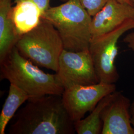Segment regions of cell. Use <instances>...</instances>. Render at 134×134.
Listing matches in <instances>:
<instances>
[{"label": "cell", "instance_id": "cell-10", "mask_svg": "<svg viewBox=\"0 0 134 134\" xmlns=\"http://www.w3.org/2000/svg\"><path fill=\"white\" fill-rule=\"evenodd\" d=\"M11 0H0V63L10 53L20 36L12 15Z\"/></svg>", "mask_w": 134, "mask_h": 134}, {"label": "cell", "instance_id": "cell-1", "mask_svg": "<svg viewBox=\"0 0 134 134\" xmlns=\"http://www.w3.org/2000/svg\"><path fill=\"white\" fill-rule=\"evenodd\" d=\"M10 134H73L74 122L64 105L62 96L29 97L14 116Z\"/></svg>", "mask_w": 134, "mask_h": 134}, {"label": "cell", "instance_id": "cell-16", "mask_svg": "<svg viewBox=\"0 0 134 134\" xmlns=\"http://www.w3.org/2000/svg\"><path fill=\"white\" fill-rule=\"evenodd\" d=\"M123 41L127 44L130 49L134 51V32L126 35L123 39Z\"/></svg>", "mask_w": 134, "mask_h": 134}, {"label": "cell", "instance_id": "cell-3", "mask_svg": "<svg viewBox=\"0 0 134 134\" xmlns=\"http://www.w3.org/2000/svg\"><path fill=\"white\" fill-rule=\"evenodd\" d=\"M42 18L57 30L64 49L72 52L88 50L92 18L79 0H68L62 5L50 7Z\"/></svg>", "mask_w": 134, "mask_h": 134}, {"label": "cell", "instance_id": "cell-8", "mask_svg": "<svg viewBox=\"0 0 134 134\" xmlns=\"http://www.w3.org/2000/svg\"><path fill=\"white\" fill-rule=\"evenodd\" d=\"M131 102L121 91H116L113 99L101 113V134H134L131 121Z\"/></svg>", "mask_w": 134, "mask_h": 134}, {"label": "cell", "instance_id": "cell-19", "mask_svg": "<svg viewBox=\"0 0 134 134\" xmlns=\"http://www.w3.org/2000/svg\"><path fill=\"white\" fill-rule=\"evenodd\" d=\"M130 1L132 2V3L134 5V0H130Z\"/></svg>", "mask_w": 134, "mask_h": 134}, {"label": "cell", "instance_id": "cell-15", "mask_svg": "<svg viewBox=\"0 0 134 134\" xmlns=\"http://www.w3.org/2000/svg\"><path fill=\"white\" fill-rule=\"evenodd\" d=\"M38 7L42 15L50 8L49 3L50 0H31Z\"/></svg>", "mask_w": 134, "mask_h": 134}, {"label": "cell", "instance_id": "cell-14", "mask_svg": "<svg viewBox=\"0 0 134 134\" xmlns=\"http://www.w3.org/2000/svg\"><path fill=\"white\" fill-rule=\"evenodd\" d=\"M91 16H94L105 5L108 0H79Z\"/></svg>", "mask_w": 134, "mask_h": 134}, {"label": "cell", "instance_id": "cell-12", "mask_svg": "<svg viewBox=\"0 0 134 134\" xmlns=\"http://www.w3.org/2000/svg\"><path fill=\"white\" fill-rule=\"evenodd\" d=\"M116 91L103 97L86 118L74 122L75 129L77 134H101L102 121L101 116L102 111L113 99Z\"/></svg>", "mask_w": 134, "mask_h": 134}, {"label": "cell", "instance_id": "cell-7", "mask_svg": "<svg viewBox=\"0 0 134 134\" xmlns=\"http://www.w3.org/2000/svg\"><path fill=\"white\" fill-rule=\"evenodd\" d=\"M116 91L115 83L98 82L96 84L72 86L65 90L63 102L74 122L83 118L105 96Z\"/></svg>", "mask_w": 134, "mask_h": 134}, {"label": "cell", "instance_id": "cell-11", "mask_svg": "<svg viewBox=\"0 0 134 134\" xmlns=\"http://www.w3.org/2000/svg\"><path fill=\"white\" fill-rule=\"evenodd\" d=\"M15 3L12 15L16 31L21 36L39 24L42 13L31 0H15Z\"/></svg>", "mask_w": 134, "mask_h": 134}, {"label": "cell", "instance_id": "cell-4", "mask_svg": "<svg viewBox=\"0 0 134 134\" xmlns=\"http://www.w3.org/2000/svg\"><path fill=\"white\" fill-rule=\"evenodd\" d=\"M15 47L24 57L39 67L57 72L64 45L57 30L41 19L33 29L20 36Z\"/></svg>", "mask_w": 134, "mask_h": 134}, {"label": "cell", "instance_id": "cell-18", "mask_svg": "<svg viewBox=\"0 0 134 134\" xmlns=\"http://www.w3.org/2000/svg\"><path fill=\"white\" fill-rule=\"evenodd\" d=\"M118 2L122 3V4H129V5H134L132 2H131L130 0H116Z\"/></svg>", "mask_w": 134, "mask_h": 134}, {"label": "cell", "instance_id": "cell-6", "mask_svg": "<svg viewBox=\"0 0 134 134\" xmlns=\"http://www.w3.org/2000/svg\"><path fill=\"white\" fill-rule=\"evenodd\" d=\"M56 73L65 90L99 82L88 50L72 52L64 49Z\"/></svg>", "mask_w": 134, "mask_h": 134}, {"label": "cell", "instance_id": "cell-2", "mask_svg": "<svg viewBox=\"0 0 134 134\" xmlns=\"http://www.w3.org/2000/svg\"><path fill=\"white\" fill-rule=\"evenodd\" d=\"M1 80H7L30 97L62 96L65 88L57 74L46 73L19 53L15 46L0 63Z\"/></svg>", "mask_w": 134, "mask_h": 134}, {"label": "cell", "instance_id": "cell-9", "mask_svg": "<svg viewBox=\"0 0 134 134\" xmlns=\"http://www.w3.org/2000/svg\"><path fill=\"white\" fill-rule=\"evenodd\" d=\"M131 19H134V5L108 0L92 19L91 39L109 32Z\"/></svg>", "mask_w": 134, "mask_h": 134}, {"label": "cell", "instance_id": "cell-5", "mask_svg": "<svg viewBox=\"0 0 134 134\" xmlns=\"http://www.w3.org/2000/svg\"><path fill=\"white\" fill-rule=\"evenodd\" d=\"M134 29V19L125 21L112 31L91 39L88 50L99 82L115 83L119 79L115 65L118 52L117 46L120 37Z\"/></svg>", "mask_w": 134, "mask_h": 134}, {"label": "cell", "instance_id": "cell-13", "mask_svg": "<svg viewBox=\"0 0 134 134\" xmlns=\"http://www.w3.org/2000/svg\"><path fill=\"white\" fill-rule=\"evenodd\" d=\"M25 92L19 87L10 83L7 96L0 114V134H5L7 125L23 104L29 98Z\"/></svg>", "mask_w": 134, "mask_h": 134}, {"label": "cell", "instance_id": "cell-17", "mask_svg": "<svg viewBox=\"0 0 134 134\" xmlns=\"http://www.w3.org/2000/svg\"><path fill=\"white\" fill-rule=\"evenodd\" d=\"M130 116H131V123L134 130V98L133 101L131 102L130 109Z\"/></svg>", "mask_w": 134, "mask_h": 134}]
</instances>
